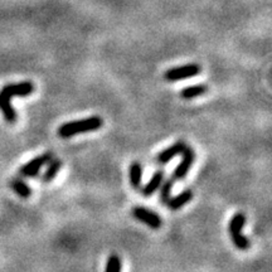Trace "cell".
Returning <instances> with one entry per match:
<instances>
[{
    "mask_svg": "<svg viewBox=\"0 0 272 272\" xmlns=\"http://www.w3.org/2000/svg\"><path fill=\"white\" fill-rule=\"evenodd\" d=\"M34 91V85L30 81H24L20 83H10L0 90V111L8 123H14L16 121V112L12 106V98L14 96L24 97L32 95Z\"/></svg>",
    "mask_w": 272,
    "mask_h": 272,
    "instance_id": "1",
    "label": "cell"
},
{
    "mask_svg": "<svg viewBox=\"0 0 272 272\" xmlns=\"http://www.w3.org/2000/svg\"><path fill=\"white\" fill-rule=\"evenodd\" d=\"M103 120L98 116L87 117L83 120H76L66 122L63 125H60L58 128V136L63 137V139H68L78 134L90 133V131L98 130L100 128H102Z\"/></svg>",
    "mask_w": 272,
    "mask_h": 272,
    "instance_id": "2",
    "label": "cell"
},
{
    "mask_svg": "<svg viewBox=\"0 0 272 272\" xmlns=\"http://www.w3.org/2000/svg\"><path fill=\"white\" fill-rule=\"evenodd\" d=\"M244 224H246V216L243 213H236L231 218L229 224H228V231H229V236L232 238L233 244L242 251L249 247L248 238L242 233Z\"/></svg>",
    "mask_w": 272,
    "mask_h": 272,
    "instance_id": "3",
    "label": "cell"
},
{
    "mask_svg": "<svg viewBox=\"0 0 272 272\" xmlns=\"http://www.w3.org/2000/svg\"><path fill=\"white\" fill-rule=\"evenodd\" d=\"M200 73V67L197 63H192V65L180 66V67L170 68L164 73V78L169 82L180 81V79L189 78V77H194Z\"/></svg>",
    "mask_w": 272,
    "mask_h": 272,
    "instance_id": "4",
    "label": "cell"
},
{
    "mask_svg": "<svg viewBox=\"0 0 272 272\" xmlns=\"http://www.w3.org/2000/svg\"><path fill=\"white\" fill-rule=\"evenodd\" d=\"M52 159H53V154H52L51 151L43 154V155L37 156V158L32 159V160L28 161L27 164H24V165L19 169V175H22V177H35V175L39 173L40 168L46 165L47 163H49Z\"/></svg>",
    "mask_w": 272,
    "mask_h": 272,
    "instance_id": "5",
    "label": "cell"
},
{
    "mask_svg": "<svg viewBox=\"0 0 272 272\" xmlns=\"http://www.w3.org/2000/svg\"><path fill=\"white\" fill-rule=\"evenodd\" d=\"M181 155H183V158H181L179 165L175 168L174 173H173L172 178L174 180L184 179L186 177V174H188L189 169L193 165L194 160H196V153H194V150L192 148L186 147L183 150V153H181Z\"/></svg>",
    "mask_w": 272,
    "mask_h": 272,
    "instance_id": "6",
    "label": "cell"
},
{
    "mask_svg": "<svg viewBox=\"0 0 272 272\" xmlns=\"http://www.w3.org/2000/svg\"><path fill=\"white\" fill-rule=\"evenodd\" d=\"M133 216H134V218L137 219V221L147 224L148 227L153 228V229H158V228L161 227V223H163L161 218L155 213V212L147 210V208H142V207L134 208Z\"/></svg>",
    "mask_w": 272,
    "mask_h": 272,
    "instance_id": "7",
    "label": "cell"
},
{
    "mask_svg": "<svg viewBox=\"0 0 272 272\" xmlns=\"http://www.w3.org/2000/svg\"><path fill=\"white\" fill-rule=\"evenodd\" d=\"M185 148H186L185 142H184L183 140H179V141H177L175 144H173L172 147L166 148L165 150L160 151L158 158H156V161H158L159 164L169 163L173 158H175V156L183 153V150L185 149Z\"/></svg>",
    "mask_w": 272,
    "mask_h": 272,
    "instance_id": "8",
    "label": "cell"
},
{
    "mask_svg": "<svg viewBox=\"0 0 272 272\" xmlns=\"http://www.w3.org/2000/svg\"><path fill=\"white\" fill-rule=\"evenodd\" d=\"M192 199H193V192H192L191 189H185V191L181 192L180 194H178L177 197L170 198L165 203V205L170 211H178L185 204H188Z\"/></svg>",
    "mask_w": 272,
    "mask_h": 272,
    "instance_id": "9",
    "label": "cell"
},
{
    "mask_svg": "<svg viewBox=\"0 0 272 272\" xmlns=\"http://www.w3.org/2000/svg\"><path fill=\"white\" fill-rule=\"evenodd\" d=\"M164 177H165V174H164L163 170H156V172L154 173L153 177H151V179L145 184L144 188H141L142 196L144 197L153 196V194L160 188L161 183H163L164 180Z\"/></svg>",
    "mask_w": 272,
    "mask_h": 272,
    "instance_id": "10",
    "label": "cell"
},
{
    "mask_svg": "<svg viewBox=\"0 0 272 272\" xmlns=\"http://www.w3.org/2000/svg\"><path fill=\"white\" fill-rule=\"evenodd\" d=\"M129 178H130V184L134 189H141V179H142V166L141 164L133 163L129 168Z\"/></svg>",
    "mask_w": 272,
    "mask_h": 272,
    "instance_id": "11",
    "label": "cell"
},
{
    "mask_svg": "<svg viewBox=\"0 0 272 272\" xmlns=\"http://www.w3.org/2000/svg\"><path fill=\"white\" fill-rule=\"evenodd\" d=\"M62 165H63L62 160H59V159H52V160L49 161L48 166H47V170L42 177L43 181H45V183H51V181L56 178V175L58 174Z\"/></svg>",
    "mask_w": 272,
    "mask_h": 272,
    "instance_id": "12",
    "label": "cell"
},
{
    "mask_svg": "<svg viewBox=\"0 0 272 272\" xmlns=\"http://www.w3.org/2000/svg\"><path fill=\"white\" fill-rule=\"evenodd\" d=\"M9 185L12 186L13 191H14L19 197L29 198L32 196V189H30L23 180L19 179V178H13V179L9 181Z\"/></svg>",
    "mask_w": 272,
    "mask_h": 272,
    "instance_id": "13",
    "label": "cell"
},
{
    "mask_svg": "<svg viewBox=\"0 0 272 272\" xmlns=\"http://www.w3.org/2000/svg\"><path fill=\"white\" fill-rule=\"evenodd\" d=\"M208 91V87L205 85H196V86H189L181 90L180 96L185 100H192V98L198 97V96L204 95Z\"/></svg>",
    "mask_w": 272,
    "mask_h": 272,
    "instance_id": "14",
    "label": "cell"
},
{
    "mask_svg": "<svg viewBox=\"0 0 272 272\" xmlns=\"http://www.w3.org/2000/svg\"><path fill=\"white\" fill-rule=\"evenodd\" d=\"M173 184H174V179H173V178L163 180V183H161L160 192H159V199H160V202L163 203V204H165L168 200L172 198Z\"/></svg>",
    "mask_w": 272,
    "mask_h": 272,
    "instance_id": "15",
    "label": "cell"
},
{
    "mask_svg": "<svg viewBox=\"0 0 272 272\" xmlns=\"http://www.w3.org/2000/svg\"><path fill=\"white\" fill-rule=\"evenodd\" d=\"M105 272H121V260L117 255H111L107 258Z\"/></svg>",
    "mask_w": 272,
    "mask_h": 272,
    "instance_id": "16",
    "label": "cell"
}]
</instances>
